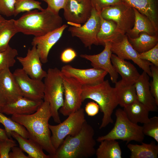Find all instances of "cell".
I'll return each mask as SVG.
<instances>
[{
  "label": "cell",
  "instance_id": "74e56055",
  "mask_svg": "<svg viewBox=\"0 0 158 158\" xmlns=\"http://www.w3.org/2000/svg\"><path fill=\"white\" fill-rule=\"evenodd\" d=\"M17 145L16 141L11 138L0 140V158H9V154L11 148Z\"/></svg>",
  "mask_w": 158,
  "mask_h": 158
},
{
  "label": "cell",
  "instance_id": "4dcf8cb0",
  "mask_svg": "<svg viewBox=\"0 0 158 158\" xmlns=\"http://www.w3.org/2000/svg\"><path fill=\"white\" fill-rule=\"evenodd\" d=\"M15 20H5L0 25V52L5 50L9 42L15 35L18 32L15 24Z\"/></svg>",
  "mask_w": 158,
  "mask_h": 158
},
{
  "label": "cell",
  "instance_id": "52a82bcc",
  "mask_svg": "<svg viewBox=\"0 0 158 158\" xmlns=\"http://www.w3.org/2000/svg\"><path fill=\"white\" fill-rule=\"evenodd\" d=\"M86 121L84 110L80 108L58 125L49 124V127L52 133L51 142L55 149L59 147L67 136H74L78 134Z\"/></svg>",
  "mask_w": 158,
  "mask_h": 158
},
{
  "label": "cell",
  "instance_id": "5b68a950",
  "mask_svg": "<svg viewBox=\"0 0 158 158\" xmlns=\"http://www.w3.org/2000/svg\"><path fill=\"white\" fill-rule=\"evenodd\" d=\"M44 101L49 104L51 117L57 123L61 122L58 111L64 102V88L60 70L49 68L44 78Z\"/></svg>",
  "mask_w": 158,
  "mask_h": 158
},
{
  "label": "cell",
  "instance_id": "484cf974",
  "mask_svg": "<svg viewBox=\"0 0 158 158\" xmlns=\"http://www.w3.org/2000/svg\"><path fill=\"white\" fill-rule=\"evenodd\" d=\"M128 119L136 124L148 122L149 111L138 100L124 107L123 109Z\"/></svg>",
  "mask_w": 158,
  "mask_h": 158
},
{
  "label": "cell",
  "instance_id": "f1b7e54d",
  "mask_svg": "<svg viewBox=\"0 0 158 158\" xmlns=\"http://www.w3.org/2000/svg\"><path fill=\"white\" fill-rule=\"evenodd\" d=\"M96 150L97 158H122V151L119 142L116 140L105 139Z\"/></svg>",
  "mask_w": 158,
  "mask_h": 158
},
{
  "label": "cell",
  "instance_id": "5bb4252c",
  "mask_svg": "<svg viewBox=\"0 0 158 158\" xmlns=\"http://www.w3.org/2000/svg\"><path fill=\"white\" fill-rule=\"evenodd\" d=\"M61 73L76 80L83 86L92 85L99 84L104 80L108 73L106 71L95 68L82 69L76 68L69 65L62 66Z\"/></svg>",
  "mask_w": 158,
  "mask_h": 158
},
{
  "label": "cell",
  "instance_id": "f546056e",
  "mask_svg": "<svg viewBox=\"0 0 158 158\" xmlns=\"http://www.w3.org/2000/svg\"><path fill=\"white\" fill-rule=\"evenodd\" d=\"M128 37L133 47L139 53L150 50L158 44L157 35H150L144 32L136 38Z\"/></svg>",
  "mask_w": 158,
  "mask_h": 158
},
{
  "label": "cell",
  "instance_id": "b9f144b4",
  "mask_svg": "<svg viewBox=\"0 0 158 158\" xmlns=\"http://www.w3.org/2000/svg\"><path fill=\"white\" fill-rule=\"evenodd\" d=\"M77 56V53L74 49L71 48H67L61 53L60 59L63 62L68 63L73 60Z\"/></svg>",
  "mask_w": 158,
  "mask_h": 158
},
{
  "label": "cell",
  "instance_id": "d4e9b609",
  "mask_svg": "<svg viewBox=\"0 0 158 158\" xmlns=\"http://www.w3.org/2000/svg\"><path fill=\"white\" fill-rule=\"evenodd\" d=\"M115 84L118 105L124 107L138 100L134 84H126L121 80Z\"/></svg>",
  "mask_w": 158,
  "mask_h": 158
},
{
  "label": "cell",
  "instance_id": "f35d334b",
  "mask_svg": "<svg viewBox=\"0 0 158 158\" xmlns=\"http://www.w3.org/2000/svg\"><path fill=\"white\" fill-rule=\"evenodd\" d=\"M15 0H0V15L6 17L13 16Z\"/></svg>",
  "mask_w": 158,
  "mask_h": 158
},
{
  "label": "cell",
  "instance_id": "8992f818",
  "mask_svg": "<svg viewBox=\"0 0 158 158\" xmlns=\"http://www.w3.org/2000/svg\"><path fill=\"white\" fill-rule=\"evenodd\" d=\"M115 115L116 121L114 127L106 135L98 137V142L105 139L120 140L127 144L132 141L140 142L143 141L145 135L142 126L131 121L121 109H116Z\"/></svg>",
  "mask_w": 158,
  "mask_h": 158
},
{
  "label": "cell",
  "instance_id": "ee69618b",
  "mask_svg": "<svg viewBox=\"0 0 158 158\" xmlns=\"http://www.w3.org/2000/svg\"><path fill=\"white\" fill-rule=\"evenodd\" d=\"M11 152L9 154V158H30L26 155L23 152L22 150L16 146L13 147L11 149Z\"/></svg>",
  "mask_w": 158,
  "mask_h": 158
},
{
  "label": "cell",
  "instance_id": "ac0fdd59",
  "mask_svg": "<svg viewBox=\"0 0 158 158\" xmlns=\"http://www.w3.org/2000/svg\"><path fill=\"white\" fill-rule=\"evenodd\" d=\"M43 100H36L21 96L16 100L6 102L0 111L7 115H29L33 113L43 102Z\"/></svg>",
  "mask_w": 158,
  "mask_h": 158
},
{
  "label": "cell",
  "instance_id": "7bdbcfd3",
  "mask_svg": "<svg viewBox=\"0 0 158 158\" xmlns=\"http://www.w3.org/2000/svg\"><path fill=\"white\" fill-rule=\"evenodd\" d=\"M100 109L98 104L96 102H90L87 103L85 107V111L88 116H93L99 113Z\"/></svg>",
  "mask_w": 158,
  "mask_h": 158
},
{
  "label": "cell",
  "instance_id": "30bf717a",
  "mask_svg": "<svg viewBox=\"0 0 158 158\" xmlns=\"http://www.w3.org/2000/svg\"><path fill=\"white\" fill-rule=\"evenodd\" d=\"M61 74L64 98L63 105L59 111L63 116H68L81 108L83 85L75 78Z\"/></svg>",
  "mask_w": 158,
  "mask_h": 158
},
{
  "label": "cell",
  "instance_id": "ffe728a7",
  "mask_svg": "<svg viewBox=\"0 0 158 158\" xmlns=\"http://www.w3.org/2000/svg\"><path fill=\"white\" fill-rule=\"evenodd\" d=\"M111 61L116 72L121 76V80L126 84H134L140 75L135 67L114 54L111 55Z\"/></svg>",
  "mask_w": 158,
  "mask_h": 158
},
{
  "label": "cell",
  "instance_id": "4fadbf2b",
  "mask_svg": "<svg viewBox=\"0 0 158 158\" xmlns=\"http://www.w3.org/2000/svg\"><path fill=\"white\" fill-rule=\"evenodd\" d=\"M13 74L23 97L33 100H43L44 86L42 80L31 78L22 68L16 69Z\"/></svg>",
  "mask_w": 158,
  "mask_h": 158
},
{
  "label": "cell",
  "instance_id": "603a6c76",
  "mask_svg": "<svg viewBox=\"0 0 158 158\" xmlns=\"http://www.w3.org/2000/svg\"><path fill=\"white\" fill-rule=\"evenodd\" d=\"M135 14V20L133 27L126 34L128 37L132 38L138 37L142 32L150 35H157V32L150 20L146 16L133 8Z\"/></svg>",
  "mask_w": 158,
  "mask_h": 158
},
{
  "label": "cell",
  "instance_id": "44dd1931",
  "mask_svg": "<svg viewBox=\"0 0 158 158\" xmlns=\"http://www.w3.org/2000/svg\"><path fill=\"white\" fill-rule=\"evenodd\" d=\"M0 89L6 102L13 101L23 96L9 68L0 73Z\"/></svg>",
  "mask_w": 158,
  "mask_h": 158
},
{
  "label": "cell",
  "instance_id": "7dc6e473",
  "mask_svg": "<svg viewBox=\"0 0 158 158\" xmlns=\"http://www.w3.org/2000/svg\"><path fill=\"white\" fill-rule=\"evenodd\" d=\"M5 20V18L0 15V25Z\"/></svg>",
  "mask_w": 158,
  "mask_h": 158
},
{
  "label": "cell",
  "instance_id": "2e32d148",
  "mask_svg": "<svg viewBox=\"0 0 158 158\" xmlns=\"http://www.w3.org/2000/svg\"><path fill=\"white\" fill-rule=\"evenodd\" d=\"M68 27L63 24L60 27L43 35L34 37L31 44L35 46L42 63L48 61V56L52 47L61 37L63 31Z\"/></svg>",
  "mask_w": 158,
  "mask_h": 158
},
{
  "label": "cell",
  "instance_id": "f6af8a7d",
  "mask_svg": "<svg viewBox=\"0 0 158 158\" xmlns=\"http://www.w3.org/2000/svg\"><path fill=\"white\" fill-rule=\"evenodd\" d=\"M6 103V101L0 89V110Z\"/></svg>",
  "mask_w": 158,
  "mask_h": 158
},
{
  "label": "cell",
  "instance_id": "d590c367",
  "mask_svg": "<svg viewBox=\"0 0 158 158\" xmlns=\"http://www.w3.org/2000/svg\"><path fill=\"white\" fill-rule=\"evenodd\" d=\"M150 70L152 79L150 83V90L158 105V66L152 64L150 66Z\"/></svg>",
  "mask_w": 158,
  "mask_h": 158
},
{
  "label": "cell",
  "instance_id": "836d02e7",
  "mask_svg": "<svg viewBox=\"0 0 158 158\" xmlns=\"http://www.w3.org/2000/svg\"><path fill=\"white\" fill-rule=\"evenodd\" d=\"M41 4L35 0H15L13 16L15 17L21 12H28L33 9L42 11L44 9L41 6Z\"/></svg>",
  "mask_w": 158,
  "mask_h": 158
},
{
  "label": "cell",
  "instance_id": "d6a6232c",
  "mask_svg": "<svg viewBox=\"0 0 158 158\" xmlns=\"http://www.w3.org/2000/svg\"><path fill=\"white\" fill-rule=\"evenodd\" d=\"M18 54L17 50L9 45L5 50L0 52V73L14 66L15 58Z\"/></svg>",
  "mask_w": 158,
  "mask_h": 158
},
{
  "label": "cell",
  "instance_id": "d6986e66",
  "mask_svg": "<svg viewBox=\"0 0 158 158\" xmlns=\"http://www.w3.org/2000/svg\"><path fill=\"white\" fill-rule=\"evenodd\" d=\"M149 77L143 71L134 84L137 99L149 111L157 112L158 105L150 91Z\"/></svg>",
  "mask_w": 158,
  "mask_h": 158
},
{
  "label": "cell",
  "instance_id": "277c9868",
  "mask_svg": "<svg viewBox=\"0 0 158 158\" xmlns=\"http://www.w3.org/2000/svg\"><path fill=\"white\" fill-rule=\"evenodd\" d=\"M81 97L83 102L90 99L99 105L103 114L100 129L113 123L112 115L118 104L115 89L111 86L108 80L95 85H83Z\"/></svg>",
  "mask_w": 158,
  "mask_h": 158
},
{
  "label": "cell",
  "instance_id": "83f0119b",
  "mask_svg": "<svg viewBox=\"0 0 158 158\" xmlns=\"http://www.w3.org/2000/svg\"><path fill=\"white\" fill-rule=\"evenodd\" d=\"M100 18V27L97 35L99 45L104 46L105 43L111 42L123 35L117 31L116 25L114 22L104 19L101 16Z\"/></svg>",
  "mask_w": 158,
  "mask_h": 158
},
{
  "label": "cell",
  "instance_id": "9a60e30c",
  "mask_svg": "<svg viewBox=\"0 0 158 158\" xmlns=\"http://www.w3.org/2000/svg\"><path fill=\"white\" fill-rule=\"evenodd\" d=\"M104 48L100 53L95 55L82 54L81 57L90 61L93 68L103 70L109 74L112 83H115L117 81L118 74L114 68L111 61L112 52L111 42L105 43Z\"/></svg>",
  "mask_w": 158,
  "mask_h": 158
},
{
  "label": "cell",
  "instance_id": "8fae6325",
  "mask_svg": "<svg viewBox=\"0 0 158 158\" xmlns=\"http://www.w3.org/2000/svg\"><path fill=\"white\" fill-rule=\"evenodd\" d=\"M111 50L112 53L120 58L132 60L150 77H152L150 66L152 63L139 58V53L133 47L126 34L111 42Z\"/></svg>",
  "mask_w": 158,
  "mask_h": 158
},
{
  "label": "cell",
  "instance_id": "3957f363",
  "mask_svg": "<svg viewBox=\"0 0 158 158\" xmlns=\"http://www.w3.org/2000/svg\"><path fill=\"white\" fill-rule=\"evenodd\" d=\"M95 131L86 121L79 133L74 136L68 135L56 150L52 158H88L95 154L96 143Z\"/></svg>",
  "mask_w": 158,
  "mask_h": 158
},
{
  "label": "cell",
  "instance_id": "7c38bea8",
  "mask_svg": "<svg viewBox=\"0 0 158 158\" xmlns=\"http://www.w3.org/2000/svg\"><path fill=\"white\" fill-rule=\"evenodd\" d=\"M92 8L90 0H68L63 16L68 24L79 27L90 18Z\"/></svg>",
  "mask_w": 158,
  "mask_h": 158
},
{
  "label": "cell",
  "instance_id": "7a4b0ae2",
  "mask_svg": "<svg viewBox=\"0 0 158 158\" xmlns=\"http://www.w3.org/2000/svg\"><path fill=\"white\" fill-rule=\"evenodd\" d=\"M63 22L59 13L47 8L26 12L15 20V24L18 32L39 37L60 27Z\"/></svg>",
  "mask_w": 158,
  "mask_h": 158
},
{
  "label": "cell",
  "instance_id": "ba28073f",
  "mask_svg": "<svg viewBox=\"0 0 158 158\" xmlns=\"http://www.w3.org/2000/svg\"><path fill=\"white\" fill-rule=\"evenodd\" d=\"M100 14L104 19L114 22L116 25L117 31L121 35L126 34L134 25L133 8L124 2L105 7Z\"/></svg>",
  "mask_w": 158,
  "mask_h": 158
},
{
  "label": "cell",
  "instance_id": "1f68e13d",
  "mask_svg": "<svg viewBox=\"0 0 158 158\" xmlns=\"http://www.w3.org/2000/svg\"><path fill=\"white\" fill-rule=\"evenodd\" d=\"M0 123L4 126L6 134L9 138H11V133L15 131L23 137L29 138L28 133L22 125L6 116L0 111Z\"/></svg>",
  "mask_w": 158,
  "mask_h": 158
},
{
  "label": "cell",
  "instance_id": "e575fe53",
  "mask_svg": "<svg viewBox=\"0 0 158 158\" xmlns=\"http://www.w3.org/2000/svg\"><path fill=\"white\" fill-rule=\"evenodd\" d=\"M144 135L150 137L158 142V117L154 116L142 126Z\"/></svg>",
  "mask_w": 158,
  "mask_h": 158
},
{
  "label": "cell",
  "instance_id": "cb8c5ba5",
  "mask_svg": "<svg viewBox=\"0 0 158 158\" xmlns=\"http://www.w3.org/2000/svg\"><path fill=\"white\" fill-rule=\"evenodd\" d=\"M11 135L18 141L20 147L28 154L30 158H51L50 155L45 154L42 147L32 139L24 138L15 131L11 132Z\"/></svg>",
  "mask_w": 158,
  "mask_h": 158
},
{
  "label": "cell",
  "instance_id": "4316f807",
  "mask_svg": "<svg viewBox=\"0 0 158 158\" xmlns=\"http://www.w3.org/2000/svg\"><path fill=\"white\" fill-rule=\"evenodd\" d=\"M141 144L128 143L127 148L130 152V158H157L158 145L154 141L149 144L141 142Z\"/></svg>",
  "mask_w": 158,
  "mask_h": 158
},
{
  "label": "cell",
  "instance_id": "ab89813d",
  "mask_svg": "<svg viewBox=\"0 0 158 158\" xmlns=\"http://www.w3.org/2000/svg\"><path fill=\"white\" fill-rule=\"evenodd\" d=\"M93 8L100 13L102 8L124 2L122 0H90Z\"/></svg>",
  "mask_w": 158,
  "mask_h": 158
},
{
  "label": "cell",
  "instance_id": "9c48e42d",
  "mask_svg": "<svg viewBox=\"0 0 158 158\" xmlns=\"http://www.w3.org/2000/svg\"><path fill=\"white\" fill-rule=\"evenodd\" d=\"M100 13L93 8L90 18L79 27L71 26L68 31L73 37L78 38L85 47L91 49L93 45H99L97 35L100 27Z\"/></svg>",
  "mask_w": 158,
  "mask_h": 158
},
{
  "label": "cell",
  "instance_id": "7402d4cb",
  "mask_svg": "<svg viewBox=\"0 0 158 158\" xmlns=\"http://www.w3.org/2000/svg\"><path fill=\"white\" fill-rule=\"evenodd\" d=\"M122 0L148 18L158 32V0Z\"/></svg>",
  "mask_w": 158,
  "mask_h": 158
},
{
  "label": "cell",
  "instance_id": "6da1fadb",
  "mask_svg": "<svg viewBox=\"0 0 158 158\" xmlns=\"http://www.w3.org/2000/svg\"><path fill=\"white\" fill-rule=\"evenodd\" d=\"M51 117L49 103L44 101L33 113L12 115L11 118L23 126L28 133L29 138L38 143L52 158L56 150L51 142L49 127V121Z\"/></svg>",
  "mask_w": 158,
  "mask_h": 158
},
{
  "label": "cell",
  "instance_id": "8d00e7d4",
  "mask_svg": "<svg viewBox=\"0 0 158 158\" xmlns=\"http://www.w3.org/2000/svg\"><path fill=\"white\" fill-rule=\"evenodd\" d=\"M139 56L141 59L158 66V44L150 50L139 53Z\"/></svg>",
  "mask_w": 158,
  "mask_h": 158
},
{
  "label": "cell",
  "instance_id": "e0dca14e",
  "mask_svg": "<svg viewBox=\"0 0 158 158\" xmlns=\"http://www.w3.org/2000/svg\"><path fill=\"white\" fill-rule=\"evenodd\" d=\"M16 59L21 64L22 69L31 78L42 80L46 75L47 72L42 68V63L35 46L28 49L25 56H18Z\"/></svg>",
  "mask_w": 158,
  "mask_h": 158
},
{
  "label": "cell",
  "instance_id": "60d3db41",
  "mask_svg": "<svg viewBox=\"0 0 158 158\" xmlns=\"http://www.w3.org/2000/svg\"><path fill=\"white\" fill-rule=\"evenodd\" d=\"M47 4V8L55 13H59L60 10L63 9L68 0H42Z\"/></svg>",
  "mask_w": 158,
  "mask_h": 158
},
{
  "label": "cell",
  "instance_id": "bcb514c9",
  "mask_svg": "<svg viewBox=\"0 0 158 158\" xmlns=\"http://www.w3.org/2000/svg\"><path fill=\"white\" fill-rule=\"evenodd\" d=\"M8 138L5 129L0 128V140H4Z\"/></svg>",
  "mask_w": 158,
  "mask_h": 158
}]
</instances>
